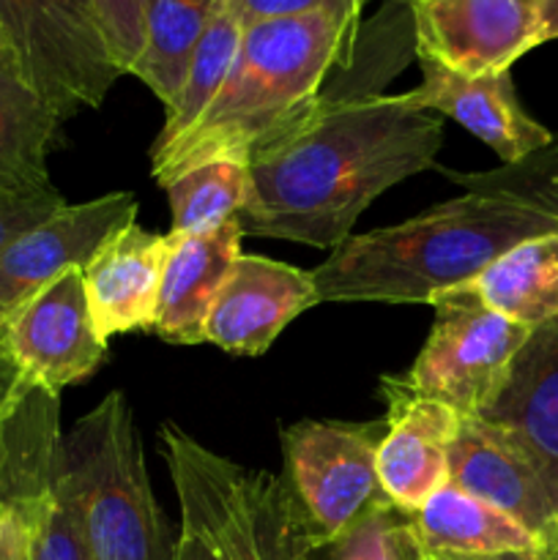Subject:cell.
Returning <instances> with one entry per match:
<instances>
[{
	"mask_svg": "<svg viewBox=\"0 0 558 560\" xmlns=\"http://www.w3.org/2000/svg\"><path fill=\"white\" fill-rule=\"evenodd\" d=\"M63 118L22 77L0 38V186L44 189L47 159L60 140Z\"/></svg>",
	"mask_w": 558,
	"mask_h": 560,
	"instance_id": "20",
	"label": "cell"
},
{
	"mask_svg": "<svg viewBox=\"0 0 558 560\" xmlns=\"http://www.w3.org/2000/svg\"><path fill=\"white\" fill-rule=\"evenodd\" d=\"M0 355L11 381L55 394L98 370L107 339L93 323L82 268H69L0 323Z\"/></svg>",
	"mask_w": 558,
	"mask_h": 560,
	"instance_id": "9",
	"label": "cell"
},
{
	"mask_svg": "<svg viewBox=\"0 0 558 560\" xmlns=\"http://www.w3.org/2000/svg\"><path fill=\"white\" fill-rule=\"evenodd\" d=\"M399 3H405V5H416V3H419V0H399Z\"/></svg>",
	"mask_w": 558,
	"mask_h": 560,
	"instance_id": "35",
	"label": "cell"
},
{
	"mask_svg": "<svg viewBox=\"0 0 558 560\" xmlns=\"http://www.w3.org/2000/svg\"><path fill=\"white\" fill-rule=\"evenodd\" d=\"M449 560H558V534L550 539H542L536 547L514 552H498V556H481V558H449Z\"/></svg>",
	"mask_w": 558,
	"mask_h": 560,
	"instance_id": "32",
	"label": "cell"
},
{
	"mask_svg": "<svg viewBox=\"0 0 558 560\" xmlns=\"http://www.w3.org/2000/svg\"><path fill=\"white\" fill-rule=\"evenodd\" d=\"M323 550H326V560H416L421 556L408 514L397 509L370 514L342 539L332 541Z\"/></svg>",
	"mask_w": 558,
	"mask_h": 560,
	"instance_id": "26",
	"label": "cell"
},
{
	"mask_svg": "<svg viewBox=\"0 0 558 560\" xmlns=\"http://www.w3.org/2000/svg\"><path fill=\"white\" fill-rule=\"evenodd\" d=\"M9 383H11V370L9 366H5V361H3V355H0V388H9Z\"/></svg>",
	"mask_w": 558,
	"mask_h": 560,
	"instance_id": "34",
	"label": "cell"
},
{
	"mask_svg": "<svg viewBox=\"0 0 558 560\" xmlns=\"http://www.w3.org/2000/svg\"><path fill=\"white\" fill-rule=\"evenodd\" d=\"M170 560H230L211 534L189 514H181V534Z\"/></svg>",
	"mask_w": 558,
	"mask_h": 560,
	"instance_id": "30",
	"label": "cell"
},
{
	"mask_svg": "<svg viewBox=\"0 0 558 560\" xmlns=\"http://www.w3.org/2000/svg\"><path fill=\"white\" fill-rule=\"evenodd\" d=\"M449 485L518 520L539 539L558 534V506L514 438L481 416L460 419L449 452Z\"/></svg>",
	"mask_w": 558,
	"mask_h": 560,
	"instance_id": "14",
	"label": "cell"
},
{
	"mask_svg": "<svg viewBox=\"0 0 558 560\" xmlns=\"http://www.w3.org/2000/svg\"><path fill=\"white\" fill-rule=\"evenodd\" d=\"M416 560H427V558H425V556H419V558H416Z\"/></svg>",
	"mask_w": 558,
	"mask_h": 560,
	"instance_id": "36",
	"label": "cell"
},
{
	"mask_svg": "<svg viewBox=\"0 0 558 560\" xmlns=\"http://www.w3.org/2000/svg\"><path fill=\"white\" fill-rule=\"evenodd\" d=\"M0 503L25 512L31 560H91L66 481L60 394L25 388L0 399Z\"/></svg>",
	"mask_w": 558,
	"mask_h": 560,
	"instance_id": "6",
	"label": "cell"
},
{
	"mask_svg": "<svg viewBox=\"0 0 558 560\" xmlns=\"http://www.w3.org/2000/svg\"><path fill=\"white\" fill-rule=\"evenodd\" d=\"M421 85L414 96L441 118H452L498 153L501 164H514L545 148L553 131L531 118L514 93L512 74L465 77L419 58Z\"/></svg>",
	"mask_w": 558,
	"mask_h": 560,
	"instance_id": "17",
	"label": "cell"
},
{
	"mask_svg": "<svg viewBox=\"0 0 558 560\" xmlns=\"http://www.w3.org/2000/svg\"><path fill=\"white\" fill-rule=\"evenodd\" d=\"M173 241L137 222L104 241L91 257L85 277L88 304L102 339L115 334L153 331L159 290Z\"/></svg>",
	"mask_w": 558,
	"mask_h": 560,
	"instance_id": "16",
	"label": "cell"
},
{
	"mask_svg": "<svg viewBox=\"0 0 558 560\" xmlns=\"http://www.w3.org/2000/svg\"><path fill=\"white\" fill-rule=\"evenodd\" d=\"M98 25L120 74H131L142 55V14L146 0H93Z\"/></svg>",
	"mask_w": 558,
	"mask_h": 560,
	"instance_id": "27",
	"label": "cell"
},
{
	"mask_svg": "<svg viewBox=\"0 0 558 560\" xmlns=\"http://www.w3.org/2000/svg\"><path fill=\"white\" fill-rule=\"evenodd\" d=\"M0 38L63 120L102 107L120 77L93 0H0Z\"/></svg>",
	"mask_w": 558,
	"mask_h": 560,
	"instance_id": "7",
	"label": "cell"
},
{
	"mask_svg": "<svg viewBox=\"0 0 558 560\" xmlns=\"http://www.w3.org/2000/svg\"><path fill=\"white\" fill-rule=\"evenodd\" d=\"M317 301L312 271L260 255H241L206 317V342L230 355H263Z\"/></svg>",
	"mask_w": 558,
	"mask_h": 560,
	"instance_id": "12",
	"label": "cell"
},
{
	"mask_svg": "<svg viewBox=\"0 0 558 560\" xmlns=\"http://www.w3.org/2000/svg\"><path fill=\"white\" fill-rule=\"evenodd\" d=\"M0 560H31V523L11 503H0Z\"/></svg>",
	"mask_w": 558,
	"mask_h": 560,
	"instance_id": "31",
	"label": "cell"
},
{
	"mask_svg": "<svg viewBox=\"0 0 558 560\" xmlns=\"http://www.w3.org/2000/svg\"><path fill=\"white\" fill-rule=\"evenodd\" d=\"M408 523L416 547L427 560L498 556L528 550L542 541L518 520L454 485L441 487L435 495L427 498L414 514H408Z\"/></svg>",
	"mask_w": 558,
	"mask_h": 560,
	"instance_id": "19",
	"label": "cell"
},
{
	"mask_svg": "<svg viewBox=\"0 0 558 560\" xmlns=\"http://www.w3.org/2000/svg\"><path fill=\"white\" fill-rule=\"evenodd\" d=\"M241 25H255L266 20H288V16L326 14L342 25L353 27L364 0H222Z\"/></svg>",
	"mask_w": 558,
	"mask_h": 560,
	"instance_id": "28",
	"label": "cell"
},
{
	"mask_svg": "<svg viewBox=\"0 0 558 560\" xmlns=\"http://www.w3.org/2000/svg\"><path fill=\"white\" fill-rule=\"evenodd\" d=\"M481 419L518 441L558 506V317L531 331Z\"/></svg>",
	"mask_w": 558,
	"mask_h": 560,
	"instance_id": "15",
	"label": "cell"
},
{
	"mask_svg": "<svg viewBox=\"0 0 558 560\" xmlns=\"http://www.w3.org/2000/svg\"><path fill=\"white\" fill-rule=\"evenodd\" d=\"M539 36L542 44L558 38V0H539Z\"/></svg>",
	"mask_w": 558,
	"mask_h": 560,
	"instance_id": "33",
	"label": "cell"
},
{
	"mask_svg": "<svg viewBox=\"0 0 558 560\" xmlns=\"http://www.w3.org/2000/svg\"><path fill=\"white\" fill-rule=\"evenodd\" d=\"M547 233H558V224L545 213L465 191L394 228L348 235L312 282L321 304H430L520 241Z\"/></svg>",
	"mask_w": 558,
	"mask_h": 560,
	"instance_id": "2",
	"label": "cell"
},
{
	"mask_svg": "<svg viewBox=\"0 0 558 560\" xmlns=\"http://www.w3.org/2000/svg\"><path fill=\"white\" fill-rule=\"evenodd\" d=\"M241 238L244 230L239 219H230L222 228L189 238H170L173 249L164 266L156 323H153V331L164 342H206L208 310L233 262L241 257Z\"/></svg>",
	"mask_w": 558,
	"mask_h": 560,
	"instance_id": "18",
	"label": "cell"
},
{
	"mask_svg": "<svg viewBox=\"0 0 558 560\" xmlns=\"http://www.w3.org/2000/svg\"><path fill=\"white\" fill-rule=\"evenodd\" d=\"M66 206L63 195L55 186L44 189H0V252L27 233L31 228L42 224L53 213Z\"/></svg>",
	"mask_w": 558,
	"mask_h": 560,
	"instance_id": "29",
	"label": "cell"
},
{
	"mask_svg": "<svg viewBox=\"0 0 558 560\" xmlns=\"http://www.w3.org/2000/svg\"><path fill=\"white\" fill-rule=\"evenodd\" d=\"M353 27L326 14L266 20L244 27L230 74L195 126L151 148V175L167 184L208 162H244L323 96V82Z\"/></svg>",
	"mask_w": 558,
	"mask_h": 560,
	"instance_id": "3",
	"label": "cell"
},
{
	"mask_svg": "<svg viewBox=\"0 0 558 560\" xmlns=\"http://www.w3.org/2000/svg\"><path fill=\"white\" fill-rule=\"evenodd\" d=\"M410 14L419 58L454 74H501L542 44L539 0H419Z\"/></svg>",
	"mask_w": 558,
	"mask_h": 560,
	"instance_id": "10",
	"label": "cell"
},
{
	"mask_svg": "<svg viewBox=\"0 0 558 560\" xmlns=\"http://www.w3.org/2000/svg\"><path fill=\"white\" fill-rule=\"evenodd\" d=\"M430 306L435 312L430 337L403 375L405 386L446 405L460 419L481 416L534 328L492 312L465 284L432 295Z\"/></svg>",
	"mask_w": 558,
	"mask_h": 560,
	"instance_id": "8",
	"label": "cell"
},
{
	"mask_svg": "<svg viewBox=\"0 0 558 560\" xmlns=\"http://www.w3.org/2000/svg\"><path fill=\"white\" fill-rule=\"evenodd\" d=\"M383 432V421H299L282 430L284 487L312 552L342 539L370 514L394 509L377 481Z\"/></svg>",
	"mask_w": 558,
	"mask_h": 560,
	"instance_id": "5",
	"label": "cell"
},
{
	"mask_svg": "<svg viewBox=\"0 0 558 560\" xmlns=\"http://www.w3.org/2000/svg\"><path fill=\"white\" fill-rule=\"evenodd\" d=\"M465 288L485 306L525 328L558 317V233L520 241Z\"/></svg>",
	"mask_w": 558,
	"mask_h": 560,
	"instance_id": "21",
	"label": "cell"
},
{
	"mask_svg": "<svg viewBox=\"0 0 558 560\" xmlns=\"http://www.w3.org/2000/svg\"><path fill=\"white\" fill-rule=\"evenodd\" d=\"M131 222H137V197L109 191L80 206L66 202L11 241L0 252V323L69 268H85L98 246Z\"/></svg>",
	"mask_w": 558,
	"mask_h": 560,
	"instance_id": "11",
	"label": "cell"
},
{
	"mask_svg": "<svg viewBox=\"0 0 558 560\" xmlns=\"http://www.w3.org/2000/svg\"><path fill=\"white\" fill-rule=\"evenodd\" d=\"M63 468L91 560H170L173 547L124 392L63 435Z\"/></svg>",
	"mask_w": 558,
	"mask_h": 560,
	"instance_id": "4",
	"label": "cell"
},
{
	"mask_svg": "<svg viewBox=\"0 0 558 560\" xmlns=\"http://www.w3.org/2000/svg\"><path fill=\"white\" fill-rule=\"evenodd\" d=\"M217 11V0H146L142 55L131 74L167 107L181 91L191 52Z\"/></svg>",
	"mask_w": 558,
	"mask_h": 560,
	"instance_id": "22",
	"label": "cell"
},
{
	"mask_svg": "<svg viewBox=\"0 0 558 560\" xmlns=\"http://www.w3.org/2000/svg\"><path fill=\"white\" fill-rule=\"evenodd\" d=\"M441 142L443 118L414 91L321 96L252 153L241 230L337 249L383 191L435 164Z\"/></svg>",
	"mask_w": 558,
	"mask_h": 560,
	"instance_id": "1",
	"label": "cell"
},
{
	"mask_svg": "<svg viewBox=\"0 0 558 560\" xmlns=\"http://www.w3.org/2000/svg\"><path fill=\"white\" fill-rule=\"evenodd\" d=\"M386 432L377 446V481L403 514H414L449 485V452L460 416L446 405L405 386L403 377H383Z\"/></svg>",
	"mask_w": 558,
	"mask_h": 560,
	"instance_id": "13",
	"label": "cell"
},
{
	"mask_svg": "<svg viewBox=\"0 0 558 560\" xmlns=\"http://www.w3.org/2000/svg\"><path fill=\"white\" fill-rule=\"evenodd\" d=\"M241 36H244V25L239 22V16L222 0H217V11H213L211 22L206 25V33H202L195 52H191L181 91L164 107L167 109V118H164V126L153 148L170 145V142L184 137L200 120V115L206 113L208 104L217 98L224 80H228L230 66H233L235 52L241 47Z\"/></svg>",
	"mask_w": 558,
	"mask_h": 560,
	"instance_id": "23",
	"label": "cell"
},
{
	"mask_svg": "<svg viewBox=\"0 0 558 560\" xmlns=\"http://www.w3.org/2000/svg\"><path fill=\"white\" fill-rule=\"evenodd\" d=\"M0 189H3V186H0Z\"/></svg>",
	"mask_w": 558,
	"mask_h": 560,
	"instance_id": "37",
	"label": "cell"
},
{
	"mask_svg": "<svg viewBox=\"0 0 558 560\" xmlns=\"http://www.w3.org/2000/svg\"><path fill=\"white\" fill-rule=\"evenodd\" d=\"M446 178L470 195L520 202L558 224V135H553L545 148L514 164H501L481 173H446Z\"/></svg>",
	"mask_w": 558,
	"mask_h": 560,
	"instance_id": "25",
	"label": "cell"
},
{
	"mask_svg": "<svg viewBox=\"0 0 558 560\" xmlns=\"http://www.w3.org/2000/svg\"><path fill=\"white\" fill-rule=\"evenodd\" d=\"M173 228L170 238H189L239 219L249 197V167L244 162H208L164 184Z\"/></svg>",
	"mask_w": 558,
	"mask_h": 560,
	"instance_id": "24",
	"label": "cell"
}]
</instances>
